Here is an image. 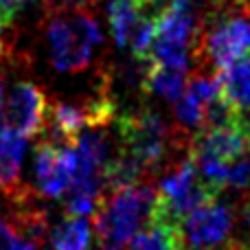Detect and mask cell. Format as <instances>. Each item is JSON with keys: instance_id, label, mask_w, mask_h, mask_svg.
<instances>
[{"instance_id": "obj_1", "label": "cell", "mask_w": 250, "mask_h": 250, "mask_svg": "<svg viewBox=\"0 0 250 250\" xmlns=\"http://www.w3.org/2000/svg\"><path fill=\"white\" fill-rule=\"evenodd\" d=\"M158 204V195L151 187L129 185L114 189L110 198H104L97 208V233L101 242L112 248H121L151 222Z\"/></svg>"}, {"instance_id": "obj_2", "label": "cell", "mask_w": 250, "mask_h": 250, "mask_svg": "<svg viewBox=\"0 0 250 250\" xmlns=\"http://www.w3.org/2000/svg\"><path fill=\"white\" fill-rule=\"evenodd\" d=\"M48 53L55 70L75 73L92 62V53L101 44L99 22L83 9H64L53 16L46 29Z\"/></svg>"}, {"instance_id": "obj_3", "label": "cell", "mask_w": 250, "mask_h": 250, "mask_svg": "<svg viewBox=\"0 0 250 250\" xmlns=\"http://www.w3.org/2000/svg\"><path fill=\"white\" fill-rule=\"evenodd\" d=\"M156 195H158V204H156V213L151 220L182 224V220L191 211H195L200 204L213 200L217 193L200 178L198 169L189 156L185 163H180L171 173H167L160 180Z\"/></svg>"}, {"instance_id": "obj_4", "label": "cell", "mask_w": 250, "mask_h": 250, "mask_svg": "<svg viewBox=\"0 0 250 250\" xmlns=\"http://www.w3.org/2000/svg\"><path fill=\"white\" fill-rule=\"evenodd\" d=\"M119 136H121L123 149L127 156H132L143 171L156 169L163 163L169 145L167 125L158 114L149 110H141L136 114L123 117L119 121Z\"/></svg>"}, {"instance_id": "obj_5", "label": "cell", "mask_w": 250, "mask_h": 250, "mask_svg": "<svg viewBox=\"0 0 250 250\" xmlns=\"http://www.w3.org/2000/svg\"><path fill=\"white\" fill-rule=\"evenodd\" d=\"M198 55L217 70L250 53V22L239 13H226L207 26L200 35Z\"/></svg>"}, {"instance_id": "obj_6", "label": "cell", "mask_w": 250, "mask_h": 250, "mask_svg": "<svg viewBox=\"0 0 250 250\" xmlns=\"http://www.w3.org/2000/svg\"><path fill=\"white\" fill-rule=\"evenodd\" d=\"M35 187L44 198H60L73 185L77 173V154L73 145H53L44 141L35 149Z\"/></svg>"}, {"instance_id": "obj_7", "label": "cell", "mask_w": 250, "mask_h": 250, "mask_svg": "<svg viewBox=\"0 0 250 250\" xmlns=\"http://www.w3.org/2000/svg\"><path fill=\"white\" fill-rule=\"evenodd\" d=\"M230 230H233V213L226 204L215 202V198L200 204L182 220L185 242L195 248L222 246L229 242Z\"/></svg>"}, {"instance_id": "obj_8", "label": "cell", "mask_w": 250, "mask_h": 250, "mask_svg": "<svg viewBox=\"0 0 250 250\" xmlns=\"http://www.w3.org/2000/svg\"><path fill=\"white\" fill-rule=\"evenodd\" d=\"M46 119V97L38 86L24 82L18 83L11 90L4 110V121L11 129L20 132L22 136L31 138L40 134Z\"/></svg>"}, {"instance_id": "obj_9", "label": "cell", "mask_w": 250, "mask_h": 250, "mask_svg": "<svg viewBox=\"0 0 250 250\" xmlns=\"http://www.w3.org/2000/svg\"><path fill=\"white\" fill-rule=\"evenodd\" d=\"M215 75L220 82L222 99L239 114L250 110V53L217 70Z\"/></svg>"}, {"instance_id": "obj_10", "label": "cell", "mask_w": 250, "mask_h": 250, "mask_svg": "<svg viewBox=\"0 0 250 250\" xmlns=\"http://www.w3.org/2000/svg\"><path fill=\"white\" fill-rule=\"evenodd\" d=\"M26 151V136L4 125L0 129V189L16 191L20 182V167Z\"/></svg>"}, {"instance_id": "obj_11", "label": "cell", "mask_w": 250, "mask_h": 250, "mask_svg": "<svg viewBox=\"0 0 250 250\" xmlns=\"http://www.w3.org/2000/svg\"><path fill=\"white\" fill-rule=\"evenodd\" d=\"M182 224L151 220L145 230H138L129 242V250H185Z\"/></svg>"}, {"instance_id": "obj_12", "label": "cell", "mask_w": 250, "mask_h": 250, "mask_svg": "<svg viewBox=\"0 0 250 250\" xmlns=\"http://www.w3.org/2000/svg\"><path fill=\"white\" fill-rule=\"evenodd\" d=\"M154 4L151 0H110L108 4V24L117 46H127L136 22L145 16V9Z\"/></svg>"}, {"instance_id": "obj_13", "label": "cell", "mask_w": 250, "mask_h": 250, "mask_svg": "<svg viewBox=\"0 0 250 250\" xmlns=\"http://www.w3.org/2000/svg\"><path fill=\"white\" fill-rule=\"evenodd\" d=\"M143 88L167 101H178L187 90V70L147 62V68L143 70Z\"/></svg>"}, {"instance_id": "obj_14", "label": "cell", "mask_w": 250, "mask_h": 250, "mask_svg": "<svg viewBox=\"0 0 250 250\" xmlns=\"http://www.w3.org/2000/svg\"><path fill=\"white\" fill-rule=\"evenodd\" d=\"M92 226L86 217L68 215L55 226L51 235L53 250H90Z\"/></svg>"}, {"instance_id": "obj_15", "label": "cell", "mask_w": 250, "mask_h": 250, "mask_svg": "<svg viewBox=\"0 0 250 250\" xmlns=\"http://www.w3.org/2000/svg\"><path fill=\"white\" fill-rule=\"evenodd\" d=\"M207 105L198 95L187 88L182 97L176 101V121L182 129H200L204 125V112Z\"/></svg>"}, {"instance_id": "obj_16", "label": "cell", "mask_w": 250, "mask_h": 250, "mask_svg": "<svg viewBox=\"0 0 250 250\" xmlns=\"http://www.w3.org/2000/svg\"><path fill=\"white\" fill-rule=\"evenodd\" d=\"M226 187H233V189L239 191L250 189V151L229 163V182H226Z\"/></svg>"}, {"instance_id": "obj_17", "label": "cell", "mask_w": 250, "mask_h": 250, "mask_svg": "<svg viewBox=\"0 0 250 250\" xmlns=\"http://www.w3.org/2000/svg\"><path fill=\"white\" fill-rule=\"evenodd\" d=\"M24 0H0V29L16 18V13L22 9Z\"/></svg>"}, {"instance_id": "obj_18", "label": "cell", "mask_w": 250, "mask_h": 250, "mask_svg": "<svg viewBox=\"0 0 250 250\" xmlns=\"http://www.w3.org/2000/svg\"><path fill=\"white\" fill-rule=\"evenodd\" d=\"M9 250H38V248H35V244L31 242V239H26L24 235H20L16 230V237H13V242L9 244Z\"/></svg>"}, {"instance_id": "obj_19", "label": "cell", "mask_w": 250, "mask_h": 250, "mask_svg": "<svg viewBox=\"0 0 250 250\" xmlns=\"http://www.w3.org/2000/svg\"><path fill=\"white\" fill-rule=\"evenodd\" d=\"M2 119H4V95H2V88H0V129L4 127Z\"/></svg>"}, {"instance_id": "obj_20", "label": "cell", "mask_w": 250, "mask_h": 250, "mask_svg": "<svg viewBox=\"0 0 250 250\" xmlns=\"http://www.w3.org/2000/svg\"><path fill=\"white\" fill-rule=\"evenodd\" d=\"M244 217H246V224H248V229H250V200L246 202V207H244Z\"/></svg>"}, {"instance_id": "obj_21", "label": "cell", "mask_w": 250, "mask_h": 250, "mask_svg": "<svg viewBox=\"0 0 250 250\" xmlns=\"http://www.w3.org/2000/svg\"><path fill=\"white\" fill-rule=\"evenodd\" d=\"M2 51H4V46H2V40H0V57H2Z\"/></svg>"}, {"instance_id": "obj_22", "label": "cell", "mask_w": 250, "mask_h": 250, "mask_svg": "<svg viewBox=\"0 0 250 250\" xmlns=\"http://www.w3.org/2000/svg\"><path fill=\"white\" fill-rule=\"evenodd\" d=\"M195 250H207V248H195Z\"/></svg>"}, {"instance_id": "obj_23", "label": "cell", "mask_w": 250, "mask_h": 250, "mask_svg": "<svg viewBox=\"0 0 250 250\" xmlns=\"http://www.w3.org/2000/svg\"><path fill=\"white\" fill-rule=\"evenodd\" d=\"M151 2H158V0H151Z\"/></svg>"}]
</instances>
